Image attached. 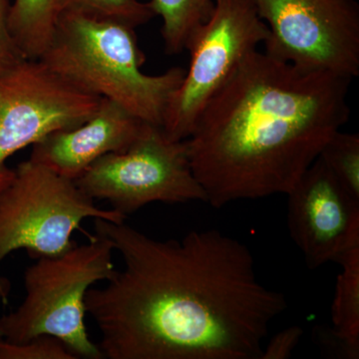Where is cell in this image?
I'll use <instances>...</instances> for the list:
<instances>
[{
  "label": "cell",
  "instance_id": "obj_1",
  "mask_svg": "<svg viewBox=\"0 0 359 359\" xmlns=\"http://www.w3.org/2000/svg\"><path fill=\"white\" fill-rule=\"evenodd\" d=\"M94 226L124 262L85 297L104 358H261L287 302L259 282L247 245L215 229L160 241L125 222Z\"/></svg>",
  "mask_w": 359,
  "mask_h": 359
},
{
  "label": "cell",
  "instance_id": "obj_2",
  "mask_svg": "<svg viewBox=\"0 0 359 359\" xmlns=\"http://www.w3.org/2000/svg\"><path fill=\"white\" fill-rule=\"evenodd\" d=\"M351 80L248 54L186 139L208 204L287 195L348 122Z\"/></svg>",
  "mask_w": 359,
  "mask_h": 359
},
{
  "label": "cell",
  "instance_id": "obj_3",
  "mask_svg": "<svg viewBox=\"0 0 359 359\" xmlns=\"http://www.w3.org/2000/svg\"><path fill=\"white\" fill-rule=\"evenodd\" d=\"M39 60L73 86L114 101L142 121L161 127L186 72L174 67L160 75L145 74L141 68L146 56L135 28L75 11L58 14Z\"/></svg>",
  "mask_w": 359,
  "mask_h": 359
},
{
  "label": "cell",
  "instance_id": "obj_4",
  "mask_svg": "<svg viewBox=\"0 0 359 359\" xmlns=\"http://www.w3.org/2000/svg\"><path fill=\"white\" fill-rule=\"evenodd\" d=\"M113 250L110 241L96 233L58 256L37 257L23 276L22 304L0 318L1 339L20 344L51 335L77 358H104L87 334L85 297L91 285L109 280L117 271Z\"/></svg>",
  "mask_w": 359,
  "mask_h": 359
},
{
  "label": "cell",
  "instance_id": "obj_5",
  "mask_svg": "<svg viewBox=\"0 0 359 359\" xmlns=\"http://www.w3.org/2000/svg\"><path fill=\"white\" fill-rule=\"evenodd\" d=\"M0 194V264L14 250L54 257L73 247L71 236L85 219L114 223L126 217L97 207L75 181L32 160L20 163Z\"/></svg>",
  "mask_w": 359,
  "mask_h": 359
},
{
  "label": "cell",
  "instance_id": "obj_6",
  "mask_svg": "<svg viewBox=\"0 0 359 359\" xmlns=\"http://www.w3.org/2000/svg\"><path fill=\"white\" fill-rule=\"evenodd\" d=\"M75 183L91 199L108 201L112 210L126 218L155 202L207 203L194 175L186 140H173L162 127L152 124L146 125L124 152L96 160Z\"/></svg>",
  "mask_w": 359,
  "mask_h": 359
},
{
  "label": "cell",
  "instance_id": "obj_7",
  "mask_svg": "<svg viewBox=\"0 0 359 359\" xmlns=\"http://www.w3.org/2000/svg\"><path fill=\"white\" fill-rule=\"evenodd\" d=\"M269 34L252 0H215L212 15L187 43L190 66L168 103L165 133L176 141L188 139L207 103Z\"/></svg>",
  "mask_w": 359,
  "mask_h": 359
},
{
  "label": "cell",
  "instance_id": "obj_8",
  "mask_svg": "<svg viewBox=\"0 0 359 359\" xmlns=\"http://www.w3.org/2000/svg\"><path fill=\"white\" fill-rule=\"evenodd\" d=\"M269 28L264 52L309 71L359 75L356 0H252Z\"/></svg>",
  "mask_w": 359,
  "mask_h": 359
},
{
  "label": "cell",
  "instance_id": "obj_9",
  "mask_svg": "<svg viewBox=\"0 0 359 359\" xmlns=\"http://www.w3.org/2000/svg\"><path fill=\"white\" fill-rule=\"evenodd\" d=\"M101 97L73 86L40 60L21 61L0 76V194L15 170L7 160L57 130L89 119Z\"/></svg>",
  "mask_w": 359,
  "mask_h": 359
},
{
  "label": "cell",
  "instance_id": "obj_10",
  "mask_svg": "<svg viewBox=\"0 0 359 359\" xmlns=\"http://www.w3.org/2000/svg\"><path fill=\"white\" fill-rule=\"evenodd\" d=\"M290 238L306 266L337 263L359 247V200L318 156L287 194Z\"/></svg>",
  "mask_w": 359,
  "mask_h": 359
},
{
  "label": "cell",
  "instance_id": "obj_11",
  "mask_svg": "<svg viewBox=\"0 0 359 359\" xmlns=\"http://www.w3.org/2000/svg\"><path fill=\"white\" fill-rule=\"evenodd\" d=\"M147 124L114 101L101 98L81 125L52 132L32 145L29 159L76 181L99 158L126 151Z\"/></svg>",
  "mask_w": 359,
  "mask_h": 359
},
{
  "label": "cell",
  "instance_id": "obj_12",
  "mask_svg": "<svg viewBox=\"0 0 359 359\" xmlns=\"http://www.w3.org/2000/svg\"><path fill=\"white\" fill-rule=\"evenodd\" d=\"M56 18L55 0H14L9 30L23 57L39 60L50 41Z\"/></svg>",
  "mask_w": 359,
  "mask_h": 359
},
{
  "label": "cell",
  "instance_id": "obj_13",
  "mask_svg": "<svg viewBox=\"0 0 359 359\" xmlns=\"http://www.w3.org/2000/svg\"><path fill=\"white\" fill-rule=\"evenodd\" d=\"M330 330L359 358V247L339 262Z\"/></svg>",
  "mask_w": 359,
  "mask_h": 359
},
{
  "label": "cell",
  "instance_id": "obj_14",
  "mask_svg": "<svg viewBox=\"0 0 359 359\" xmlns=\"http://www.w3.org/2000/svg\"><path fill=\"white\" fill-rule=\"evenodd\" d=\"M155 15L162 18V37L168 54L186 50L194 32L212 15L215 0H151Z\"/></svg>",
  "mask_w": 359,
  "mask_h": 359
},
{
  "label": "cell",
  "instance_id": "obj_15",
  "mask_svg": "<svg viewBox=\"0 0 359 359\" xmlns=\"http://www.w3.org/2000/svg\"><path fill=\"white\" fill-rule=\"evenodd\" d=\"M57 15L63 11H75L118 21L137 27L155 18L150 2L144 4L138 0H55Z\"/></svg>",
  "mask_w": 359,
  "mask_h": 359
},
{
  "label": "cell",
  "instance_id": "obj_16",
  "mask_svg": "<svg viewBox=\"0 0 359 359\" xmlns=\"http://www.w3.org/2000/svg\"><path fill=\"white\" fill-rule=\"evenodd\" d=\"M320 157L347 192L359 200V135L335 132Z\"/></svg>",
  "mask_w": 359,
  "mask_h": 359
},
{
  "label": "cell",
  "instance_id": "obj_17",
  "mask_svg": "<svg viewBox=\"0 0 359 359\" xmlns=\"http://www.w3.org/2000/svg\"><path fill=\"white\" fill-rule=\"evenodd\" d=\"M72 351L51 335H39L14 344L0 337V359H76Z\"/></svg>",
  "mask_w": 359,
  "mask_h": 359
},
{
  "label": "cell",
  "instance_id": "obj_18",
  "mask_svg": "<svg viewBox=\"0 0 359 359\" xmlns=\"http://www.w3.org/2000/svg\"><path fill=\"white\" fill-rule=\"evenodd\" d=\"M11 6V0H0V76L25 60L9 30Z\"/></svg>",
  "mask_w": 359,
  "mask_h": 359
},
{
  "label": "cell",
  "instance_id": "obj_19",
  "mask_svg": "<svg viewBox=\"0 0 359 359\" xmlns=\"http://www.w3.org/2000/svg\"><path fill=\"white\" fill-rule=\"evenodd\" d=\"M304 330L297 325H292L278 332L271 340L268 346L264 347L259 359H287L292 356L301 341Z\"/></svg>",
  "mask_w": 359,
  "mask_h": 359
},
{
  "label": "cell",
  "instance_id": "obj_20",
  "mask_svg": "<svg viewBox=\"0 0 359 359\" xmlns=\"http://www.w3.org/2000/svg\"><path fill=\"white\" fill-rule=\"evenodd\" d=\"M314 334H316L314 339H316L318 346L323 348L325 353L337 355V358H340L358 359L349 347L332 332V330L321 327L320 330H316Z\"/></svg>",
  "mask_w": 359,
  "mask_h": 359
},
{
  "label": "cell",
  "instance_id": "obj_21",
  "mask_svg": "<svg viewBox=\"0 0 359 359\" xmlns=\"http://www.w3.org/2000/svg\"><path fill=\"white\" fill-rule=\"evenodd\" d=\"M11 292V283L8 278L0 276V301L6 302ZM1 337V334H0Z\"/></svg>",
  "mask_w": 359,
  "mask_h": 359
}]
</instances>
